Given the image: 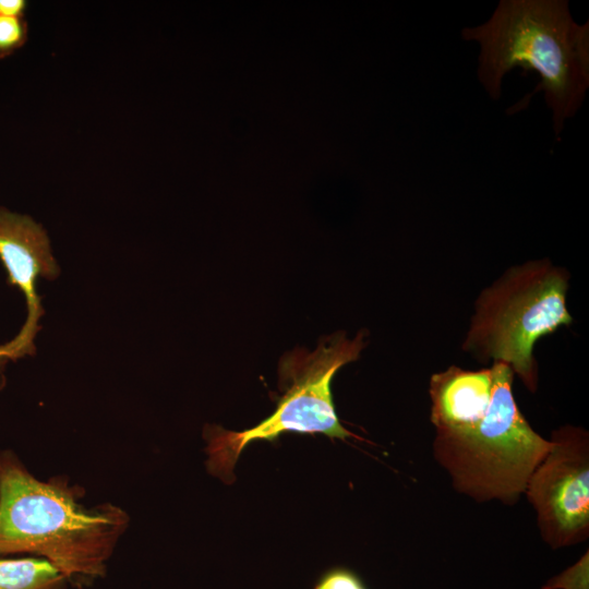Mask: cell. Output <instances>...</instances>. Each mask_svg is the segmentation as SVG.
Segmentation results:
<instances>
[{
    "instance_id": "1",
    "label": "cell",
    "mask_w": 589,
    "mask_h": 589,
    "mask_svg": "<svg viewBox=\"0 0 589 589\" xmlns=\"http://www.w3.org/2000/svg\"><path fill=\"white\" fill-rule=\"evenodd\" d=\"M514 373L501 362L490 368L450 366L430 380L436 460L456 490L478 500L514 504L551 447L520 412Z\"/></svg>"
},
{
    "instance_id": "2",
    "label": "cell",
    "mask_w": 589,
    "mask_h": 589,
    "mask_svg": "<svg viewBox=\"0 0 589 589\" xmlns=\"http://www.w3.org/2000/svg\"><path fill=\"white\" fill-rule=\"evenodd\" d=\"M461 36L480 46L478 79L492 99L500 98L503 79L515 67L540 76L513 113L543 92L558 135L581 107L589 87V23H576L567 1L502 0L489 21L464 28Z\"/></svg>"
},
{
    "instance_id": "3",
    "label": "cell",
    "mask_w": 589,
    "mask_h": 589,
    "mask_svg": "<svg viewBox=\"0 0 589 589\" xmlns=\"http://www.w3.org/2000/svg\"><path fill=\"white\" fill-rule=\"evenodd\" d=\"M64 479L40 481L11 452H0V555L31 553L68 579L104 576L129 525L112 504L86 508Z\"/></svg>"
},
{
    "instance_id": "4",
    "label": "cell",
    "mask_w": 589,
    "mask_h": 589,
    "mask_svg": "<svg viewBox=\"0 0 589 589\" xmlns=\"http://www.w3.org/2000/svg\"><path fill=\"white\" fill-rule=\"evenodd\" d=\"M363 347L361 333L349 339L340 332L323 338L312 352L298 348L284 354L278 365L283 395L269 417L241 432L205 428L208 471L227 483L232 482V470L247 445L259 440L275 442L285 432L318 433L339 440L353 436L338 419L330 385L335 373L356 361Z\"/></svg>"
},
{
    "instance_id": "5",
    "label": "cell",
    "mask_w": 589,
    "mask_h": 589,
    "mask_svg": "<svg viewBox=\"0 0 589 589\" xmlns=\"http://www.w3.org/2000/svg\"><path fill=\"white\" fill-rule=\"evenodd\" d=\"M567 288V273L549 260L509 268L480 294L462 348L508 365L533 392L537 340L572 322Z\"/></svg>"
},
{
    "instance_id": "6",
    "label": "cell",
    "mask_w": 589,
    "mask_h": 589,
    "mask_svg": "<svg viewBox=\"0 0 589 589\" xmlns=\"http://www.w3.org/2000/svg\"><path fill=\"white\" fill-rule=\"evenodd\" d=\"M551 447L531 473L525 493L552 548L584 541L589 532V446L579 428L553 433Z\"/></svg>"
},
{
    "instance_id": "7",
    "label": "cell",
    "mask_w": 589,
    "mask_h": 589,
    "mask_svg": "<svg viewBox=\"0 0 589 589\" xmlns=\"http://www.w3.org/2000/svg\"><path fill=\"white\" fill-rule=\"evenodd\" d=\"M0 260L8 272V280L16 286L27 304L26 321L11 341L0 346V363L16 359L33 350L43 309L36 292L38 278H55L58 264L43 227L31 217L0 207Z\"/></svg>"
},
{
    "instance_id": "8",
    "label": "cell",
    "mask_w": 589,
    "mask_h": 589,
    "mask_svg": "<svg viewBox=\"0 0 589 589\" xmlns=\"http://www.w3.org/2000/svg\"><path fill=\"white\" fill-rule=\"evenodd\" d=\"M65 579L45 558H0V589H61Z\"/></svg>"
},
{
    "instance_id": "9",
    "label": "cell",
    "mask_w": 589,
    "mask_h": 589,
    "mask_svg": "<svg viewBox=\"0 0 589 589\" xmlns=\"http://www.w3.org/2000/svg\"><path fill=\"white\" fill-rule=\"evenodd\" d=\"M26 39V25L22 16L0 14V57L20 48Z\"/></svg>"
},
{
    "instance_id": "10",
    "label": "cell",
    "mask_w": 589,
    "mask_h": 589,
    "mask_svg": "<svg viewBox=\"0 0 589 589\" xmlns=\"http://www.w3.org/2000/svg\"><path fill=\"white\" fill-rule=\"evenodd\" d=\"M313 589H368V587L353 570L333 567L321 575Z\"/></svg>"
},
{
    "instance_id": "11",
    "label": "cell",
    "mask_w": 589,
    "mask_h": 589,
    "mask_svg": "<svg viewBox=\"0 0 589 589\" xmlns=\"http://www.w3.org/2000/svg\"><path fill=\"white\" fill-rule=\"evenodd\" d=\"M25 9L23 0H0V14L10 16H22Z\"/></svg>"
}]
</instances>
